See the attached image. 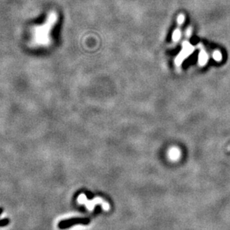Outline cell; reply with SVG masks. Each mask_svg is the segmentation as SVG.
Here are the masks:
<instances>
[{
  "label": "cell",
  "instance_id": "obj_1",
  "mask_svg": "<svg viewBox=\"0 0 230 230\" xmlns=\"http://www.w3.org/2000/svg\"><path fill=\"white\" fill-rule=\"evenodd\" d=\"M58 17L55 11H50L43 24L32 28V37L29 44L33 48H48L52 43L51 32L57 23Z\"/></svg>",
  "mask_w": 230,
  "mask_h": 230
},
{
  "label": "cell",
  "instance_id": "obj_2",
  "mask_svg": "<svg viewBox=\"0 0 230 230\" xmlns=\"http://www.w3.org/2000/svg\"><path fill=\"white\" fill-rule=\"evenodd\" d=\"M79 201L81 203L85 204L86 207L88 209L89 211L94 210V207L96 206H97V205H100L105 211H109L110 209L109 204L106 201H105L104 199L101 198V197H95V199H94L93 200H88L87 196L84 195V194H82L81 197H79Z\"/></svg>",
  "mask_w": 230,
  "mask_h": 230
},
{
  "label": "cell",
  "instance_id": "obj_3",
  "mask_svg": "<svg viewBox=\"0 0 230 230\" xmlns=\"http://www.w3.org/2000/svg\"><path fill=\"white\" fill-rule=\"evenodd\" d=\"M182 46H183V48H182V51L179 54V55L177 56L176 58L175 59V63L177 64V66L180 65L186 58L188 57L194 50V46L191 45L190 43H189V42H184Z\"/></svg>",
  "mask_w": 230,
  "mask_h": 230
},
{
  "label": "cell",
  "instance_id": "obj_4",
  "mask_svg": "<svg viewBox=\"0 0 230 230\" xmlns=\"http://www.w3.org/2000/svg\"><path fill=\"white\" fill-rule=\"evenodd\" d=\"M89 221L85 218H71V219L64 220V221H61L59 223L58 226L60 229H69L72 226L77 224H82L85 225L88 224Z\"/></svg>",
  "mask_w": 230,
  "mask_h": 230
},
{
  "label": "cell",
  "instance_id": "obj_5",
  "mask_svg": "<svg viewBox=\"0 0 230 230\" xmlns=\"http://www.w3.org/2000/svg\"><path fill=\"white\" fill-rule=\"evenodd\" d=\"M184 21H185V16L184 14H179L178 17V19H177V23H178V28L173 32L172 33V40L174 42H177L179 40L181 37V29L180 27L182 26V25L184 23Z\"/></svg>",
  "mask_w": 230,
  "mask_h": 230
},
{
  "label": "cell",
  "instance_id": "obj_6",
  "mask_svg": "<svg viewBox=\"0 0 230 230\" xmlns=\"http://www.w3.org/2000/svg\"><path fill=\"white\" fill-rule=\"evenodd\" d=\"M181 156V152L176 147H172L168 151V157L170 160L177 161Z\"/></svg>",
  "mask_w": 230,
  "mask_h": 230
},
{
  "label": "cell",
  "instance_id": "obj_7",
  "mask_svg": "<svg viewBox=\"0 0 230 230\" xmlns=\"http://www.w3.org/2000/svg\"><path fill=\"white\" fill-rule=\"evenodd\" d=\"M207 61V55H206V52L204 50H201L200 53H199V62L201 65H204Z\"/></svg>",
  "mask_w": 230,
  "mask_h": 230
},
{
  "label": "cell",
  "instance_id": "obj_8",
  "mask_svg": "<svg viewBox=\"0 0 230 230\" xmlns=\"http://www.w3.org/2000/svg\"><path fill=\"white\" fill-rule=\"evenodd\" d=\"M10 224V220L8 218H5V219L0 220V227H4V226H8Z\"/></svg>",
  "mask_w": 230,
  "mask_h": 230
},
{
  "label": "cell",
  "instance_id": "obj_9",
  "mask_svg": "<svg viewBox=\"0 0 230 230\" xmlns=\"http://www.w3.org/2000/svg\"><path fill=\"white\" fill-rule=\"evenodd\" d=\"M214 58H215L216 59V60H220V59H221V54H220L219 53V52H214Z\"/></svg>",
  "mask_w": 230,
  "mask_h": 230
},
{
  "label": "cell",
  "instance_id": "obj_10",
  "mask_svg": "<svg viewBox=\"0 0 230 230\" xmlns=\"http://www.w3.org/2000/svg\"><path fill=\"white\" fill-rule=\"evenodd\" d=\"M3 212V209L2 208H0V215H1V214H2Z\"/></svg>",
  "mask_w": 230,
  "mask_h": 230
},
{
  "label": "cell",
  "instance_id": "obj_11",
  "mask_svg": "<svg viewBox=\"0 0 230 230\" xmlns=\"http://www.w3.org/2000/svg\"><path fill=\"white\" fill-rule=\"evenodd\" d=\"M227 150H228V151H230V145L227 147Z\"/></svg>",
  "mask_w": 230,
  "mask_h": 230
}]
</instances>
